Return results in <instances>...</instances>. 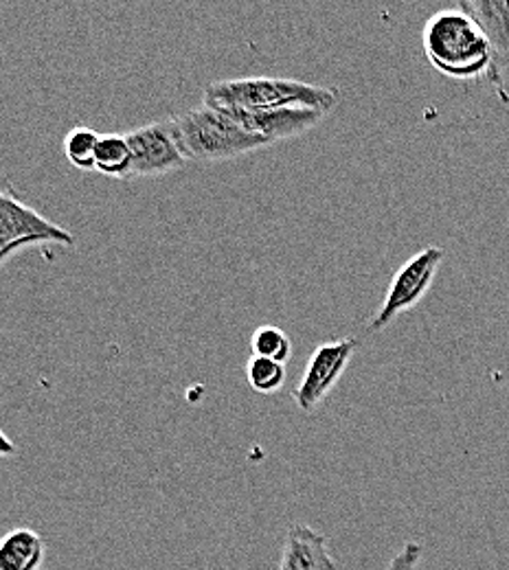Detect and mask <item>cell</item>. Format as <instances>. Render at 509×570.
<instances>
[{
	"label": "cell",
	"mask_w": 509,
	"mask_h": 570,
	"mask_svg": "<svg viewBox=\"0 0 509 570\" xmlns=\"http://www.w3.org/2000/svg\"><path fill=\"white\" fill-rule=\"evenodd\" d=\"M422 47L435 71L459 79L503 83L495 49L479 22L459 7L435 11L422 31Z\"/></svg>",
	"instance_id": "cell-1"
},
{
	"label": "cell",
	"mask_w": 509,
	"mask_h": 570,
	"mask_svg": "<svg viewBox=\"0 0 509 570\" xmlns=\"http://www.w3.org/2000/svg\"><path fill=\"white\" fill-rule=\"evenodd\" d=\"M203 101L216 108L244 112L312 108L327 115L339 104V92L286 77H239L209 83Z\"/></svg>",
	"instance_id": "cell-2"
},
{
	"label": "cell",
	"mask_w": 509,
	"mask_h": 570,
	"mask_svg": "<svg viewBox=\"0 0 509 570\" xmlns=\"http://www.w3.org/2000/svg\"><path fill=\"white\" fill-rule=\"evenodd\" d=\"M167 121L185 160L219 163L273 145L266 137L248 132L231 115L205 101Z\"/></svg>",
	"instance_id": "cell-3"
},
{
	"label": "cell",
	"mask_w": 509,
	"mask_h": 570,
	"mask_svg": "<svg viewBox=\"0 0 509 570\" xmlns=\"http://www.w3.org/2000/svg\"><path fill=\"white\" fill-rule=\"evenodd\" d=\"M38 244L71 248L75 237L60 224L20 203L7 185L0 194V266H7L13 255Z\"/></svg>",
	"instance_id": "cell-4"
},
{
	"label": "cell",
	"mask_w": 509,
	"mask_h": 570,
	"mask_svg": "<svg viewBox=\"0 0 509 570\" xmlns=\"http://www.w3.org/2000/svg\"><path fill=\"white\" fill-rule=\"evenodd\" d=\"M441 262H443V250L439 246H427L424 250L407 259L393 275L389 289L382 298V305L371 318L366 330L371 334H378L386 330L402 312L413 309L431 289Z\"/></svg>",
	"instance_id": "cell-5"
},
{
	"label": "cell",
	"mask_w": 509,
	"mask_h": 570,
	"mask_svg": "<svg viewBox=\"0 0 509 570\" xmlns=\"http://www.w3.org/2000/svg\"><path fill=\"white\" fill-rule=\"evenodd\" d=\"M359 350L356 338H341L319 345L305 364L303 377L292 391V400L303 413H312L334 391Z\"/></svg>",
	"instance_id": "cell-6"
},
{
	"label": "cell",
	"mask_w": 509,
	"mask_h": 570,
	"mask_svg": "<svg viewBox=\"0 0 509 570\" xmlns=\"http://www.w3.org/2000/svg\"><path fill=\"white\" fill-rule=\"evenodd\" d=\"M133 151V178H151L180 169L187 160L178 149L169 121L147 124L126 135Z\"/></svg>",
	"instance_id": "cell-7"
},
{
	"label": "cell",
	"mask_w": 509,
	"mask_h": 570,
	"mask_svg": "<svg viewBox=\"0 0 509 570\" xmlns=\"http://www.w3.org/2000/svg\"><path fill=\"white\" fill-rule=\"evenodd\" d=\"M237 124H242L248 132L266 137L271 142L286 141L298 135H305L314 126L325 119V112L312 108H282V110H266V112H244V110H226Z\"/></svg>",
	"instance_id": "cell-8"
},
{
	"label": "cell",
	"mask_w": 509,
	"mask_h": 570,
	"mask_svg": "<svg viewBox=\"0 0 509 570\" xmlns=\"http://www.w3.org/2000/svg\"><path fill=\"white\" fill-rule=\"evenodd\" d=\"M280 570H336L330 540L307 524H291L282 547Z\"/></svg>",
	"instance_id": "cell-9"
},
{
	"label": "cell",
	"mask_w": 509,
	"mask_h": 570,
	"mask_svg": "<svg viewBox=\"0 0 509 570\" xmlns=\"http://www.w3.org/2000/svg\"><path fill=\"white\" fill-rule=\"evenodd\" d=\"M457 7L472 16L486 31L499 71H503L509 65V0H461Z\"/></svg>",
	"instance_id": "cell-10"
},
{
	"label": "cell",
	"mask_w": 509,
	"mask_h": 570,
	"mask_svg": "<svg viewBox=\"0 0 509 570\" xmlns=\"http://www.w3.org/2000/svg\"><path fill=\"white\" fill-rule=\"evenodd\" d=\"M45 558V538L29 527L9 531L0 542V570H40Z\"/></svg>",
	"instance_id": "cell-11"
},
{
	"label": "cell",
	"mask_w": 509,
	"mask_h": 570,
	"mask_svg": "<svg viewBox=\"0 0 509 570\" xmlns=\"http://www.w3.org/2000/svg\"><path fill=\"white\" fill-rule=\"evenodd\" d=\"M95 171L108 178H133V151L126 135H101Z\"/></svg>",
	"instance_id": "cell-12"
},
{
	"label": "cell",
	"mask_w": 509,
	"mask_h": 570,
	"mask_svg": "<svg viewBox=\"0 0 509 570\" xmlns=\"http://www.w3.org/2000/svg\"><path fill=\"white\" fill-rule=\"evenodd\" d=\"M246 380L260 395H273L282 391L286 382V364L271 357L253 356L246 362Z\"/></svg>",
	"instance_id": "cell-13"
},
{
	"label": "cell",
	"mask_w": 509,
	"mask_h": 570,
	"mask_svg": "<svg viewBox=\"0 0 509 570\" xmlns=\"http://www.w3.org/2000/svg\"><path fill=\"white\" fill-rule=\"evenodd\" d=\"M101 135L86 126H77L67 137H65V154L69 163L81 169V171H92L95 160H97V145H99Z\"/></svg>",
	"instance_id": "cell-14"
},
{
	"label": "cell",
	"mask_w": 509,
	"mask_h": 570,
	"mask_svg": "<svg viewBox=\"0 0 509 570\" xmlns=\"http://www.w3.org/2000/svg\"><path fill=\"white\" fill-rule=\"evenodd\" d=\"M253 356L271 357L286 364L292 356V341L288 334L275 325H262L251 336Z\"/></svg>",
	"instance_id": "cell-15"
},
{
	"label": "cell",
	"mask_w": 509,
	"mask_h": 570,
	"mask_svg": "<svg viewBox=\"0 0 509 570\" xmlns=\"http://www.w3.org/2000/svg\"><path fill=\"white\" fill-rule=\"evenodd\" d=\"M424 547L420 542H407L384 570H415L422 562Z\"/></svg>",
	"instance_id": "cell-16"
},
{
	"label": "cell",
	"mask_w": 509,
	"mask_h": 570,
	"mask_svg": "<svg viewBox=\"0 0 509 570\" xmlns=\"http://www.w3.org/2000/svg\"><path fill=\"white\" fill-rule=\"evenodd\" d=\"M0 443H2V454H4V456H7V454H13V452H16V448L11 445V441H9V439H7L4 434L0 436Z\"/></svg>",
	"instance_id": "cell-17"
}]
</instances>
